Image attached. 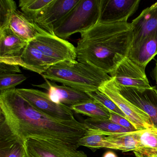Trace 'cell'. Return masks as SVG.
<instances>
[{
  "label": "cell",
  "mask_w": 157,
  "mask_h": 157,
  "mask_svg": "<svg viewBox=\"0 0 157 157\" xmlns=\"http://www.w3.org/2000/svg\"><path fill=\"white\" fill-rule=\"evenodd\" d=\"M20 66L0 62V74L20 73Z\"/></svg>",
  "instance_id": "29"
},
{
  "label": "cell",
  "mask_w": 157,
  "mask_h": 157,
  "mask_svg": "<svg viewBox=\"0 0 157 157\" xmlns=\"http://www.w3.org/2000/svg\"><path fill=\"white\" fill-rule=\"evenodd\" d=\"M42 75L45 79L85 92L99 90L103 84L112 79L101 70L77 60L57 63Z\"/></svg>",
  "instance_id": "3"
},
{
  "label": "cell",
  "mask_w": 157,
  "mask_h": 157,
  "mask_svg": "<svg viewBox=\"0 0 157 157\" xmlns=\"http://www.w3.org/2000/svg\"><path fill=\"white\" fill-rule=\"evenodd\" d=\"M102 157H118L117 154L113 151H106L103 155Z\"/></svg>",
  "instance_id": "31"
},
{
  "label": "cell",
  "mask_w": 157,
  "mask_h": 157,
  "mask_svg": "<svg viewBox=\"0 0 157 157\" xmlns=\"http://www.w3.org/2000/svg\"><path fill=\"white\" fill-rule=\"evenodd\" d=\"M23 74L10 73L0 74V92L7 90L15 89L17 85L26 80Z\"/></svg>",
  "instance_id": "27"
},
{
  "label": "cell",
  "mask_w": 157,
  "mask_h": 157,
  "mask_svg": "<svg viewBox=\"0 0 157 157\" xmlns=\"http://www.w3.org/2000/svg\"><path fill=\"white\" fill-rule=\"evenodd\" d=\"M24 142L26 157H88L82 151L62 142L34 138Z\"/></svg>",
  "instance_id": "8"
},
{
  "label": "cell",
  "mask_w": 157,
  "mask_h": 157,
  "mask_svg": "<svg viewBox=\"0 0 157 157\" xmlns=\"http://www.w3.org/2000/svg\"><path fill=\"white\" fill-rule=\"evenodd\" d=\"M0 157H26L25 142L0 116Z\"/></svg>",
  "instance_id": "16"
},
{
  "label": "cell",
  "mask_w": 157,
  "mask_h": 157,
  "mask_svg": "<svg viewBox=\"0 0 157 157\" xmlns=\"http://www.w3.org/2000/svg\"><path fill=\"white\" fill-rule=\"evenodd\" d=\"M136 157H157V153H141L137 151H134Z\"/></svg>",
  "instance_id": "30"
},
{
  "label": "cell",
  "mask_w": 157,
  "mask_h": 157,
  "mask_svg": "<svg viewBox=\"0 0 157 157\" xmlns=\"http://www.w3.org/2000/svg\"><path fill=\"white\" fill-rule=\"evenodd\" d=\"M83 124L87 130V134L109 136L117 133H127L132 130L114 123L109 119H85Z\"/></svg>",
  "instance_id": "21"
},
{
  "label": "cell",
  "mask_w": 157,
  "mask_h": 157,
  "mask_svg": "<svg viewBox=\"0 0 157 157\" xmlns=\"http://www.w3.org/2000/svg\"><path fill=\"white\" fill-rule=\"evenodd\" d=\"M116 85L123 96L149 116L153 127L157 128V89L156 87L137 89Z\"/></svg>",
  "instance_id": "10"
},
{
  "label": "cell",
  "mask_w": 157,
  "mask_h": 157,
  "mask_svg": "<svg viewBox=\"0 0 157 157\" xmlns=\"http://www.w3.org/2000/svg\"><path fill=\"white\" fill-rule=\"evenodd\" d=\"M152 74H153V77L154 79L156 81L157 83V60L156 61V65H155V67L153 69V72H152Z\"/></svg>",
  "instance_id": "32"
},
{
  "label": "cell",
  "mask_w": 157,
  "mask_h": 157,
  "mask_svg": "<svg viewBox=\"0 0 157 157\" xmlns=\"http://www.w3.org/2000/svg\"><path fill=\"white\" fill-rule=\"evenodd\" d=\"M101 0H80L69 13L54 27L55 35L67 39L85 32L99 22Z\"/></svg>",
  "instance_id": "4"
},
{
  "label": "cell",
  "mask_w": 157,
  "mask_h": 157,
  "mask_svg": "<svg viewBox=\"0 0 157 157\" xmlns=\"http://www.w3.org/2000/svg\"><path fill=\"white\" fill-rule=\"evenodd\" d=\"M140 0H101L99 22H127L138 9Z\"/></svg>",
  "instance_id": "11"
},
{
  "label": "cell",
  "mask_w": 157,
  "mask_h": 157,
  "mask_svg": "<svg viewBox=\"0 0 157 157\" xmlns=\"http://www.w3.org/2000/svg\"><path fill=\"white\" fill-rule=\"evenodd\" d=\"M17 8L16 2L13 0L0 1V31L10 27L11 17Z\"/></svg>",
  "instance_id": "25"
},
{
  "label": "cell",
  "mask_w": 157,
  "mask_h": 157,
  "mask_svg": "<svg viewBox=\"0 0 157 157\" xmlns=\"http://www.w3.org/2000/svg\"><path fill=\"white\" fill-rule=\"evenodd\" d=\"M80 0H53L35 21L39 27L54 35V27L75 7Z\"/></svg>",
  "instance_id": "13"
},
{
  "label": "cell",
  "mask_w": 157,
  "mask_h": 157,
  "mask_svg": "<svg viewBox=\"0 0 157 157\" xmlns=\"http://www.w3.org/2000/svg\"><path fill=\"white\" fill-rule=\"evenodd\" d=\"M9 26L17 36L28 43L44 31L18 10L12 15Z\"/></svg>",
  "instance_id": "18"
},
{
  "label": "cell",
  "mask_w": 157,
  "mask_h": 157,
  "mask_svg": "<svg viewBox=\"0 0 157 157\" xmlns=\"http://www.w3.org/2000/svg\"><path fill=\"white\" fill-rule=\"evenodd\" d=\"M0 116L24 142L29 138L42 139L78 149L79 140L87 133L84 124L77 120L62 121L41 113L15 88L0 92Z\"/></svg>",
  "instance_id": "1"
},
{
  "label": "cell",
  "mask_w": 157,
  "mask_h": 157,
  "mask_svg": "<svg viewBox=\"0 0 157 157\" xmlns=\"http://www.w3.org/2000/svg\"><path fill=\"white\" fill-rule=\"evenodd\" d=\"M109 120L114 123H115L128 129H130L132 131H135L137 130L134 126L128 120L119 115L114 113H110Z\"/></svg>",
  "instance_id": "28"
},
{
  "label": "cell",
  "mask_w": 157,
  "mask_h": 157,
  "mask_svg": "<svg viewBox=\"0 0 157 157\" xmlns=\"http://www.w3.org/2000/svg\"><path fill=\"white\" fill-rule=\"evenodd\" d=\"M45 80L43 84L34 86L47 90L49 98L56 103H62L71 107L93 100L85 92L65 85H58Z\"/></svg>",
  "instance_id": "14"
},
{
  "label": "cell",
  "mask_w": 157,
  "mask_h": 157,
  "mask_svg": "<svg viewBox=\"0 0 157 157\" xmlns=\"http://www.w3.org/2000/svg\"><path fill=\"white\" fill-rule=\"evenodd\" d=\"M109 74L117 86L137 89H149L152 87L147 78L145 69L127 57Z\"/></svg>",
  "instance_id": "9"
},
{
  "label": "cell",
  "mask_w": 157,
  "mask_h": 157,
  "mask_svg": "<svg viewBox=\"0 0 157 157\" xmlns=\"http://www.w3.org/2000/svg\"><path fill=\"white\" fill-rule=\"evenodd\" d=\"M53 1V0H20L19 7L25 16L35 22L37 17Z\"/></svg>",
  "instance_id": "24"
},
{
  "label": "cell",
  "mask_w": 157,
  "mask_h": 157,
  "mask_svg": "<svg viewBox=\"0 0 157 157\" xmlns=\"http://www.w3.org/2000/svg\"><path fill=\"white\" fill-rule=\"evenodd\" d=\"M29 43L58 63L74 62L77 59L76 47L73 45L45 31Z\"/></svg>",
  "instance_id": "7"
},
{
  "label": "cell",
  "mask_w": 157,
  "mask_h": 157,
  "mask_svg": "<svg viewBox=\"0 0 157 157\" xmlns=\"http://www.w3.org/2000/svg\"><path fill=\"white\" fill-rule=\"evenodd\" d=\"M106 148L124 152L136 151L139 145L138 130L106 136Z\"/></svg>",
  "instance_id": "20"
},
{
  "label": "cell",
  "mask_w": 157,
  "mask_h": 157,
  "mask_svg": "<svg viewBox=\"0 0 157 157\" xmlns=\"http://www.w3.org/2000/svg\"><path fill=\"white\" fill-rule=\"evenodd\" d=\"M77 113L84 115L94 119H109L110 112L94 100L71 106Z\"/></svg>",
  "instance_id": "22"
},
{
  "label": "cell",
  "mask_w": 157,
  "mask_h": 157,
  "mask_svg": "<svg viewBox=\"0 0 157 157\" xmlns=\"http://www.w3.org/2000/svg\"><path fill=\"white\" fill-rule=\"evenodd\" d=\"M19 93L32 106L46 115L62 121H76L70 106L53 102L48 93L32 89H17Z\"/></svg>",
  "instance_id": "6"
},
{
  "label": "cell",
  "mask_w": 157,
  "mask_h": 157,
  "mask_svg": "<svg viewBox=\"0 0 157 157\" xmlns=\"http://www.w3.org/2000/svg\"><path fill=\"white\" fill-rule=\"evenodd\" d=\"M99 90L117 105L137 130L153 127L149 116L121 94L113 79L106 82Z\"/></svg>",
  "instance_id": "5"
},
{
  "label": "cell",
  "mask_w": 157,
  "mask_h": 157,
  "mask_svg": "<svg viewBox=\"0 0 157 157\" xmlns=\"http://www.w3.org/2000/svg\"><path fill=\"white\" fill-rule=\"evenodd\" d=\"M77 59L110 73L127 56L133 39L131 23L98 22L81 33Z\"/></svg>",
  "instance_id": "2"
},
{
  "label": "cell",
  "mask_w": 157,
  "mask_h": 157,
  "mask_svg": "<svg viewBox=\"0 0 157 157\" xmlns=\"http://www.w3.org/2000/svg\"><path fill=\"white\" fill-rule=\"evenodd\" d=\"M139 145L137 152L157 153V128L153 127L138 130Z\"/></svg>",
  "instance_id": "23"
},
{
  "label": "cell",
  "mask_w": 157,
  "mask_h": 157,
  "mask_svg": "<svg viewBox=\"0 0 157 157\" xmlns=\"http://www.w3.org/2000/svg\"><path fill=\"white\" fill-rule=\"evenodd\" d=\"M93 100L104 106L111 113L119 115L127 119L126 116L117 105L104 94L97 90L86 92Z\"/></svg>",
  "instance_id": "26"
},
{
  "label": "cell",
  "mask_w": 157,
  "mask_h": 157,
  "mask_svg": "<svg viewBox=\"0 0 157 157\" xmlns=\"http://www.w3.org/2000/svg\"><path fill=\"white\" fill-rule=\"evenodd\" d=\"M28 43L17 36L10 27L0 31V62L20 56Z\"/></svg>",
  "instance_id": "19"
},
{
  "label": "cell",
  "mask_w": 157,
  "mask_h": 157,
  "mask_svg": "<svg viewBox=\"0 0 157 157\" xmlns=\"http://www.w3.org/2000/svg\"><path fill=\"white\" fill-rule=\"evenodd\" d=\"M4 63L17 65L42 75L51 66L58 63L46 56L38 48L28 43L20 56Z\"/></svg>",
  "instance_id": "12"
},
{
  "label": "cell",
  "mask_w": 157,
  "mask_h": 157,
  "mask_svg": "<svg viewBox=\"0 0 157 157\" xmlns=\"http://www.w3.org/2000/svg\"><path fill=\"white\" fill-rule=\"evenodd\" d=\"M157 55V35L151 34L132 41L127 57L146 69L147 64Z\"/></svg>",
  "instance_id": "15"
},
{
  "label": "cell",
  "mask_w": 157,
  "mask_h": 157,
  "mask_svg": "<svg viewBox=\"0 0 157 157\" xmlns=\"http://www.w3.org/2000/svg\"><path fill=\"white\" fill-rule=\"evenodd\" d=\"M131 24L133 41L149 35H157V2L143 10Z\"/></svg>",
  "instance_id": "17"
}]
</instances>
